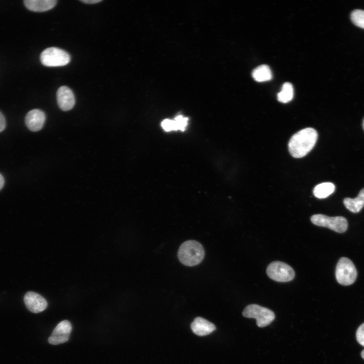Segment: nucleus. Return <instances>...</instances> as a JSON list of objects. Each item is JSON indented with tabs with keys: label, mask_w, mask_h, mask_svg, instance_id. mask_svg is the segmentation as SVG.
Returning <instances> with one entry per match:
<instances>
[{
	"label": "nucleus",
	"mask_w": 364,
	"mask_h": 364,
	"mask_svg": "<svg viewBox=\"0 0 364 364\" xmlns=\"http://www.w3.org/2000/svg\"><path fill=\"white\" fill-rule=\"evenodd\" d=\"M346 208L353 213L359 212L364 206V188L355 198H346L343 201Z\"/></svg>",
	"instance_id": "nucleus-14"
},
{
	"label": "nucleus",
	"mask_w": 364,
	"mask_h": 364,
	"mask_svg": "<svg viewBox=\"0 0 364 364\" xmlns=\"http://www.w3.org/2000/svg\"><path fill=\"white\" fill-rule=\"evenodd\" d=\"M204 256L203 247L199 242L195 240H188L183 243L177 252L179 260L188 266L199 264L203 260Z\"/></svg>",
	"instance_id": "nucleus-2"
},
{
	"label": "nucleus",
	"mask_w": 364,
	"mask_h": 364,
	"mask_svg": "<svg viewBox=\"0 0 364 364\" xmlns=\"http://www.w3.org/2000/svg\"><path fill=\"white\" fill-rule=\"evenodd\" d=\"M57 100L59 108L64 111L72 109L75 104L73 92L66 86H62L58 88L57 92Z\"/></svg>",
	"instance_id": "nucleus-10"
},
{
	"label": "nucleus",
	"mask_w": 364,
	"mask_h": 364,
	"mask_svg": "<svg viewBox=\"0 0 364 364\" xmlns=\"http://www.w3.org/2000/svg\"><path fill=\"white\" fill-rule=\"evenodd\" d=\"M335 187L331 183H324L316 186L313 191L314 195L320 199L325 198L332 194Z\"/></svg>",
	"instance_id": "nucleus-16"
},
{
	"label": "nucleus",
	"mask_w": 364,
	"mask_h": 364,
	"mask_svg": "<svg viewBox=\"0 0 364 364\" xmlns=\"http://www.w3.org/2000/svg\"><path fill=\"white\" fill-rule=\"evenodd\" d=\"M311 221L315 225L328 228L337 233H344L348 227V222L342 216L329 217L324 214H314L311 217Z\"/></svg>",
	"instance_id": "nucleus-7"
},
{
	"label": "nucleus",
	"mask_w": 364,
	"mask_h": 364,
	"mask_svg": "<svg viewBox=\"0 0 364 364\" xmlns=\"http://www.w3.org/2000/svg\"><path fill=\"white\" fill-rule=\"evenodd\" d=\"M293 95L292 84L290 82H285L283 84L281 92L278 94V100L280 102L286 103L293 99Z\"/></svg>",
	"instance_id": "nucleus-17"
},
{
	"label": "nucleus",
	"mask_w": 364,
	"mask_h": 364,
	"mask_svg": "<svg viewBox=\"0 0 364 364\" xmlns=\"http://www.w3.org/2000/svg\"><path fill=\"white\" fill-rule=\"evenodd\" d=\"M191 328L194 334L200 336L207 335L216 329L213 324L201 317L194 319Z\"/></svg>",
	"instance_id": "nucleus-12"
},
{
	"label": "nucleus",
	"mask_w": 364,
	"mask_h": 364,
	"mask_svg": "<svg viewBox=\"0 0 364 364\" xmlns=\"http://www.w3.org/2000/svg\"><path fill=\"white\" fill-rule=\"evenodd\" d=\"M316 131L310 127L306 128L295 133L288 143L290 154L294 158H302L314 147L317 139Z\"/></svg>",
	"instance_id": "nucleus-1"
},
{
	"label": "nucleus",
	"mask_w": 364,
	"mask_h": 364,
	"mask_svg": "<svg viewBox=\"0 0 364 364\" xmlns=\"http://www.w3.org/2000/svg\"><path fill=\"white\" fill-rule=\"evenodd\" d=\"M362 127L364 130V119H363V122H362Z\"/></svg>",
	"instance_id": "nucleus-26"
},
{
	"label": "nucleus",
	"mask_w": 364,
	"mask_h": 364,
	"mask_svg": "<svg viewBox=\"0 0 364 364\" xmlns=\"http://www.w3.org/2000/svg\"><path fill=\"white\" fill-rule=\"evenodd\" d=\"M242 314L244 317L255 318L257 326L260 328L268 326L275 318L272 310L255 304L247 306Z\"/></svg>",
	"instance_id": "nucleus-5"
},
{
	"label": "nucleus",
	"mask_w": 364,
	"mask_h": 364,
	"mask_svg": "<svg viewBox=\"0 0 364 364\" xmlns=\"http://www.w3.org/2000/svg\"><path fill=\"white\" fill-rule=\"evenodd\" d=\"M6 126V119L3 114L0 112V132L5 129Z\"/></svg>",
	"instance_id": "nucleus-22"
},
{
	"label": "nucleus",
	"mask_w": 364,
	"mask_h": 364,
	"mask_svg": "<svg viewBox=\"0 0 364 364\" xmlns=\"http://www.w3.org/2000/svg\"><path fill=\"white\" fill-rule=\"evenodd\" d=\"M350 18L355 25L364 28V10L360 9L353 10L351 13Z\"/></svg>",
	"instance_id": "nucleus-18"
},
{
	"label": "nucleus",
	"mask_w": 364,
	"mask_h": 364,
	"mask_svg": "<svg viewBox=\"0 0 364 364\" xmlns=\"http://www.w3.org/2000/svg\"><path fill=\"white\" fill-rule=\"evenodd\" d=\"M266 274L272 280L280 282H289L295 277V272L292 267L279 261H273L268 265Z\"/></svg>",
	"instance_id": "nucleus-6"
},
{
	"label": "nucleus",
	"mask_w": 364,
	"mask_h": 364,
	"mask_svg": "<svg viewBox=\"0 0 364 364\" xmlns=\"http://www.w3.org/2000/svg\"><path fill=\"white\" fill-rule=\"evenodd\" d=\"M162 128L167 131L175 130V126L174 120L170 119H165L161 123Z\"/></svg>",
	"instance_id": "nucleus-20"
},
{
	"label": "nucleus",
	"mask_w": 364,
	"mask_h": 364,
	"mask_svg": "<svg viewBox=\"0 0 364 364\" xmlns=\"http://www.w3.org/2000/svg\"><path fill=\"white\" fill-rule=\"evenodd\" d=\"M44 113L39 109H33L29 111L25 116V123L27 127L32 131L40 130L44 123Z\"/></svg>",
	"instance_id": "nucleus-11"
},
{
	"label": "nucleus",
	"mask_w": 364,
	"mask_h": 364,
	"mask_svg": "<svg viewBox=\"0 0 364 364\" xmlns=\"http://www.w3.org/2000/svg\"><path fill=\"white\" fill-rule=\"evenodd\" d=\"M188 118L182 115L176 117L174 120L175 130H184L188 124Z\"/></svg>",
	"instance_id": "nucleus-19"
},
{
	"label": "nucleus",
	"mask_w": 364,
	"mask_h": 364,
	"mask_svg": "<svg viewBox=\"0 0 364 364\" xmlns=\"http://www.w3.org/2000/svg\"><path fill=\"white\" fill-rule=\"evenodd\" d=\"M72 325L70 322L64 320L59 323L53 330L48 342L53 345H58L67 342L72 331Z\"/></svg>",
	"instance_id": "nucleus-8"
},
{
	"label": "nucleus",
	"mask_w": 364,
	"mask_h": 364,
	"mask_svg": "<svg viewBox=\"0 0 364 364\" xmlns=\"http://www.w3.org/2000/svg\"><path fill=\"white\" fill-rule=\"evenodd\" d=\"M4 181L5 180L4 177L1 174H0V190L3 187V186L4 185Z\"/></svg>",
	"instance_id": "nucleus-24"
},
{
	"label": "nucleus",
	"mask_w": 364,
	"mask_h": 364,
	"mask_svg": "<svg viewBox=\"0 0 364 364\" xmlns=\"http://www.w3.org/2000/svg\"><path fill=\"white\" fill-rule=\"evenodd\" d=\"M24 301L27 309L33 313H39L47 307L46 300L39 294L34 292H27L24 297Z\"/></svg>",
	"instance_id": "nucleus-9"
},
{
	"label": "nucleus",
	"mask_w": 364,
	"mask_h": 364,
	"mask_svg": "<svg viewBox=\"0 0 364 364\" xmlns=\"http://www.w3.org/2000/svg\"><path fill=\"white\" fill-rule=\"evenodd\" d=\"M361 356L364 359V349L362 351L361 353Z\"/></svg>",
	"instance_id": "nucleus-25"
},
{
	"label": "nucleus",
	"mask_w": 364,
	"mask_h": 364,
	"mask_svg": "<svg viewBox=\"0 0 364 364\" xmlns=\"http://www.w3.org/2000/svg\"><path fill=\"white\" fill-rule=\"evenodd\" d=\"M56 0H25L24 3L29 10L34 12H44L54 8Z\"/></svg>",
	"instance_id": "nucleus-13"
},
{
	"label": "nucleus",
	"mask_w": 364,
	"mask_h": 364,
	"mask_svg": "<svg viewBox=\"0 0 364 364\" xmlns=\"http://www.w3.org/2000/svg\"><path fill=\"white\" fill-rule=\"evenodd\" d=\"M252 76L255 81L264 82L270 80L272 78V73L267 65H261L253 70Z\"/></svg>",
	"instance_id": "nucleus-15"
},
{
	"label": "nucleus",
	"mask_w": 364,
	"mask_h": 364,
	"mask_svg": "<svg viewBox=\"0 0 364 364\" xmlns=\"http://www.w3.org/2000/svg\"><path fill=\"white\" fill-rule=\"evenodd\" d=\"M80 1L85 4H93L101 2L102 0H80Z\"/></svg>",
	"instance_id": "nucleus-23"
},
{
	"label": "nucleus",
	"mask_w": 364,
	"mask_h": 364,
	"mask_svg": "<svg viewBox=\"0 0 364 364\" xmlns=\"http://www.w3.org/2000/svg\"><path fill=\"white\" fill-rule=\"evenodd\" d=\"M335 276L340 284L348 286L355 282L357 271L354 264L349 258L342 257L337 262Z\"/></svg>",
	"instance_id": "nucleus-4"
},
{
	"label": "nucleus",
	"mask_w": 364,
	"mask_h": 364,
	"mask_svg": "<svg viewBox=\"0 0 364 364\" xmlns=\"http://www.w3.org/2000/svg\"><path fill=\"white\" fill-rule=\"evenodd\" d=\"M40 60L42 64L47 67L62 66L70 62V56L63 50L51 47L41 52Z\"/></svg>",
	"instance_id": "nucleus-3"
},
{
	"label": "nucleus",
	"mask_w": 364,
	"mask_h": 364,
	"mask_svg": "<svg viewBox=\"0 0 364 364\" xmlns=\"http://www.w3.org/2000/svg\"><path fill=\"white\" fill-rule=\"evenodd\" d=\"M356 337L358 342L364 346V323L361 325L357 330Z\"/></svg>",
	"instance_id": "nucleus-21"
}]
</instances>
